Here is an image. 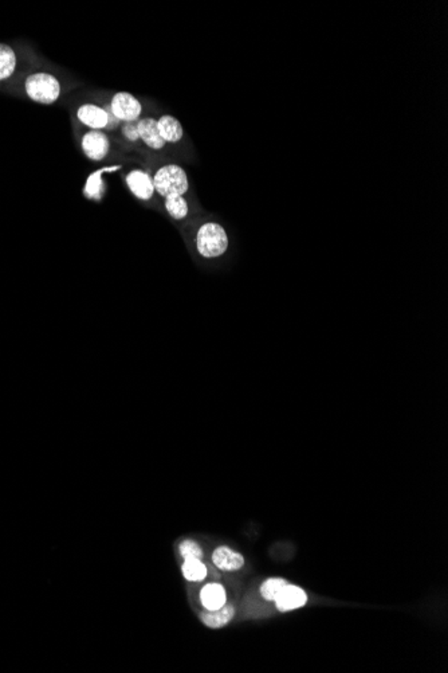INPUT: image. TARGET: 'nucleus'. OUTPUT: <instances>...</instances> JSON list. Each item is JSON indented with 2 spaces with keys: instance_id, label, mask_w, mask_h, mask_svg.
<instances>
[{
  "instance_id": "1",
  "label": "nucleus",
  "mask_w": 448,
  "mask_h": 673,
  "mask_svg": "<svg viewBox=\"0 0 448 673\" xmlns=\"http://www.w3.org/2000/svg\"><path fill=\"white\" fill-rule=\"evenodd\" d=\"M196 249L204 259H218L228 249V236L222 224L207 222L202 224L196 234Z\"/></svg>"
},
{
  "instance_id": "2",
  "label": "nucleus",
  "mask_w": 448,
  "mask_h": 673,
  "mask_svg": "<svg viewBox=\"0 0 448 673\" xmlns=\"http://www.w3.org/2000/svg\"><path fill=\"white\" fill-rule=\"evenodd\" d=\"M154 187L161 196H183L190 187L186 171L176 164L161 167L154 176Z\"/></svg>"
},
{
  "instance_id": "3",
  "label": "nucleus",
  "mask_w": 448,
  "mask_h": 673,
  "mask_svg": "<svg viewBox=\"0 0 448 673\" xmlns=\"http://www.w3.org/2000/svg\"><path fill=\"white\" fill-rule=\"evenodd\" d=\"M26 92L31 100L39 104H52L59 97L61 85L50 74L36 73L27 78Z\"/></svg>"
},
{
  "instance_id": "4",
  "label": "nucleus",
  "mask_w": 448,
  "mask_h": 673,
  "mask_svg": "<svg viewBox=\"0 0 448 673\" xmlns=\"http://www.w3.org/2000/svg\"><path fill=\"white\" fill-rule=\"evenodd\" d=\"M110 109L117 120L128 121V122L137 120L142 112V106L137 99L125 92H120L113 97Z\"/></svg>"
},
{
  "instance_id": "5",
  "label": "nucleus",
  "mask_w": 448,
  "mask_h": 673,
  "mask_svg": "<svg viewBox=\"0 0 448 673\" xmlns=\"http://www.w3.org/2000/svg\"><path fill=\"white\" fill-rule=\"evenodd\" d=\"M274 601L279 612H290L294 609H299L306 604L308 595L301 587L289 584L278 593Z\"/></svg>"
},
{
  "instance_id": "6",
  "label": "nucleus",
  "mask_w": 448,
  "mask_h": 673,
  "mask_svg": "<svg viewBox=\"0 0 448 673\" xmlns=\"http://www.w3.org/2000/svg\"><path fill=\"white\" fill-rule=\"evenodd\" d=\"M126 183L129 190L133 192L135 196L142 201H149L154 196L155 187H154V179L141 170H135L126 176Z\"/></svg>"
},
{
  "instance_id": "7",
  "label": "nucleus",
  "mask_w": 448,
  "mask_h": 673,
  "mask_svg": "<svg viewBox=\"0 0 448 673\" xmlns=\"http://www.w3.org/2000/svg\"><path fill=\"white\" fill-rule=\"evenodd\" d=\"M82 148L89 159L103 160L109 152V140L103 132L91 131L82 138Z\"/></svg>"
},
{
  "instance_id": "8",
  "label": "nucleus",
  "mask_w": 448,
  "mask_h": 673,
  "mask_svg": "<svg viewBox=\"0 0 448 673\" xmlns=\"http://www.w3.org/2000/svg\"><path fill=\"white\" fill-rule=\"evenodd\" d=\"M212 562L218 569L223 571H237L243 567L244 558L241 553L222 546L212 553Z\"/></svg>"
},
{
  "instance_id": "9",
  "label": "nucleus",
  "mask_w": 448,
  "mask_h": 673,
  "mask_svg": "<svg viewBox=\"0 0 448 673\" xmlns=\"http://www.w3.org/2000/svg\"><path fill=\"white\" fill-rule=\"evenodd\" d=\"M77 116L85 125L93 128V129H101V128L107 126V124H109V116H107L106 110L100 108V106H97V105H82L78 109Z\"/></svg>"
},
{
  "instance_id": "10",
  "label": "nucleus",
  "mask_w": 448,
  "mask_h": 673,
  "mask_svg": "<svg viewBox=\"0 0 448 673\" xmlns=\"http://www.w3.org/2000/svg\"><path fill=\"white\" fill-rule=\"evenodd\" d=\"M138 135L144 140V143L151 147L152 150H161L165 147V141L160 136L157 121L154 119H144L137 122Z\"/></svg>"
},
{
  "instance_id": "11",
  "label": "nucleus",
  "mask_w": 448,
  "mask_h": 673,
  "mask_svg": "<svg viewBox=\"0 0 448 673\" xmlns=\"http://www.w3.org/2000/svg\"><path fill=\"white\" fill-rule=\"evenodd\" d=\"M200 601L209 612L221 609L227 602L224 587L219 584H208L200 591Z\"/></svg>"
},
{
  "instance_id": "12",
  "label": "nucleus",
  "mask_w": 448,
  "mask_h": 673,
  "mask_svg": "<svg viewBox=\"0 0 448 673\" xmlns=\"http://www.w3.org/2000/svg\"><path fill=\"white\" fill-rule=\"evenodd\" d=\"M235 616V609L231 604H225L216 610H208L207 613H203L200 616L202 621L204 625H207L211 629H219L223 628L228 622L231 621Z\"/></svg>"
},
{
  "instance_id": "13",
  "label": "nucleus",
  "mask_w": 448,
  "mask_h": 673,
  "mask_svg": "<svg viewBox=\"0 0 448 673\" xmlns=\"http://www.w3.org/2000/svg\"><path fill=\"white\" fill-rule=\"evenodd\" d=\"M157 128H158L160 136L165 143H177L181 140L184 133L181 124L170 115L163 116L160 120L157 121Z\"/></svg>"
},
{
  "instance_id": "14",
  "label": "nucleus",
  "mask_w": 448,
  "mask_h": 673,
  "mask_svg": "<svg viewBox=\"0 0 448 673\" xmlns=\"http://www.w3.org/2000/svg\"><path fill=\"white\" fill-rule=\"evenodd\" d=\"M183 575L187 581L190 582H200L204 581L207 577V566L197 558H188L184 559L183 563Z\"/></svg>"
},
{
  "instance_id": "15",
  "label": "nucleus",
  "mask_w": 448,
  "mask_h": 673,
  "mask_svg": "<svg viewBox=\"0 0 448 673\" xmlns=\"http://www.w3.org/2000/svg\"><path fill=\"white\" fill-rule=\"evenodd\" d=\"M17 66L14 50L7 45H0V81L8 78Z\"/></svg>"
},
{
  "instance_id": "16",
  "label": "nucleus",
  "mask_w": 448,
  "mask_h": 673,
  "mask_svg": "<svg viewBox=\"0 0 448 673\" xmlns=\"http://www.w3.org/2000/svg\"><path fill=\"white\" fill-rule=\"evenodd\" d=\"M119 168H120V166H114V167H107V168H103L101 171L91 173V176L89 178L87 186H85V194H87V196L96 198V199L100 198V196H101V192L104 190L103 173H112V171H116V170H119Z\"/></svg>"
},
{
  "instance_id": "17",
  "label": "nucleus",
  "mask_w": 448,
  "mask_h": 673,
  "mask_svg": "<svg viewBox=\"0 0 448 673\" xmlns=\"http://www.w3.org/2000/svg\"><path fill=\"white\" fill-rule=\"evenodd\" d=\"M165 208L173 219L181 221L188 215V203L183 196H170L165 198Z\"/></svg>"
},
{
  "instance_id": "18",
  "label": "nucleus",
  "mask_w": 448,
  "mask_h": 673,
  "mask_svg": "<svg viewBox=\"0 0 448 673\" xmlns=\"http://www.w3.org/2000/svg\"><path fill=\"white\" fill-rule=\"evenodd\" d=\"M289 582L285 581V579H281V578H271V579H267L262 587H260V594L264 600L267 601H274L276 600L278 593L285 586H288Z\"/></svg>"
},
{
  "instance_id": "19",
  "label": "nucleus",
  "mask_w": 448,
  "mask_h": 673,
  "mask_svg": "<svg viewBox=\"0 0 448 673\" xmlns=\"http://www.w3.org/2000/svg\"><path fill=\"white\" fill-rule=\"evenodd\" d=\"M179 551H180V555L184 558V559H188V558H197V559H202L203 556V550L202 547L193 542V540H184L180 543L179 546Z\"/></svg>"
},
{
  "instance_id": "20",
  "label": "nucleus",
  "mask_w": 448,
  "mask_h": 673,
  "mask_svg": "<svg viewBox=\"0 0 448 673\" xmlns=\"http://www.w3.org/2000/svg\"><path fill=\"white\" fill-rule=\"evenodd\" d=\"M122 132H124V136L126 138H129L130 141H136L140 135H138L137 124L135 122H126L122 128Z\"/></svg>"
}]
</instances>
